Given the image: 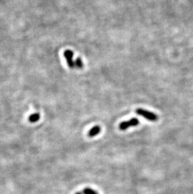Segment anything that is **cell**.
Wrapping results in <instances>:
<instances>
[{
    "mask_svg": "<svg viewBox=\"0 0 193 194\" xmlns=\"http://www.w3.org/2000/svg\"><path fill=\"white\" fill-rule=\"evenodd\" d=\"M101 131V128L99 126H95L92 127V128L89 132V136L90 137H94L96 135L100 133Z\"/></svg>",
    "mask_w": 193,
    "mask_h": 194,
    "instance_id": "cell-4",
    "label": "cell"
},
{
    "mask_svg": "<svg viewBox=\"0 0 193 194\" xmlns=\"http://www.w3.org/2000/svg\"><path fill=\"white\" fill-rule=\"evenodd\" d=\"M83 194H97L94 190L90 188H86L83 190Z\"/></svg>",
    "mask_w": 193,
    "mask_h": 194,
    "instance_id": "cell-7",
    "label": "cell"
},
{
    "mask_svg": "<svg viewBox=\"0 0 193 194\" xmlns=\"http://www.w3.org/2000/svg\"><path fill=\"white\" fill-rule=\"evenodd\" d=\"M75 194H81L80 193H79V192H77V193H76Z\"/></svg>",
    "mask_w": 193,
    "mask_h": 194,
    "instance_id": "cell-8",
    "label": "cell"
},
{
    "mask_svg": "<svg viewBox=\"0 0 193 194\" xmlns=\"http://www.w3.org/2000/svg\"><path fill=\"white\" fill-rule=\"evenodd\" d=\"M75 65L78 69H82L83 67V64L82 59L80 58V57H78V58L76 59L75 61Z\"/></svg>",
    "mask_w": 193,
    "mask_h": 194,
    "instance_id": "cell-6",
    "label": "cell"
},
{
    "mask_svg": "<svg viewBox=\"0 0 193 194\" xmlns=\"http://www.w3.org/2000/svg\"><path fill=\"white\" fill-rule=\"evenodd\" d=\"M139 123V121L138 119L134 118H132L129 121H126L122 122L119 125V129L120 130H125L129 128L130 127H134L137 126Z\"/></svg>",
    "mask_w": 193,
    "mask_h": 194,
    "instance_id": "cell-2",
    "label": "cell"
},
{
    "mask_svg": "<svg viewBox=\"0 0 193 194\" xmlns=\"http://www.w3.org/2000/svg\"><path fill=\"white\" fill-rule=\"evenodd\" d=\"M135 112L138 114V115L144 117L145 119H146V120L154 122V121H157V120H158V116L156 115V114L149 111H147V110H145L144 109L139 108L137 109H136Z\"/></svg>",
    "mask_w": 193,
    "mask_h": 194,
    "instance_id": "cell-1",
    "label": "cell"
},
{
    "mask_svg": "<svg viewBox=\"0 0 193 194\" xmlns=\"http://www.w3.org/2000/svg\"><path fill=\"white\" fill-rule=\"evenodd\" d=\"M64 57L67 60V62L68 64V67L70 68H73L75 66V62L73 60V52L72 50H67L64 52Z\"/></svg>",
    "mask_w": 193,
    "mask_h": 194,
    "instance_id": "cell-3",
    "label": "cell"
},
{
    "mask_svg": "<svg viewBox=\"0 0 193 194\" xmlns=\"http://www.w3.org/2000/svg\"><path fill=\"white\" fill-rule=\"evenodd\" d=\"M39 118H40V115H39V114L35 113L30 116L28 120L29 121L31 122H36L39 120Z\"/></svg>",
    "mask_w": 193,
    "mask_h": 194,
    "instance_id": "cell-5",
    "label": "cell"
}]
</instances>
